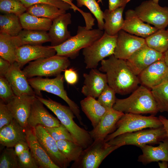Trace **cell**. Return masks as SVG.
<instances>
[{"mask_svg":"<svg viewBox=\"0 0 168 168\" xmlns=\"http://www.w3.org/2000/svg\"><path fill=\"white\" fill-rule=\"evenodd\" d=\"M124 113L113 108L108 109L103 115L97 126L89 133L93 140L105 139L109 134L116 129V125Z\"/></svg>","mask_w":168,"mask_h":168,"instance_id":"cell-20","label":"cell"},{"mask_svg":"<svg viewBox=\"0 0 168 168\" xmlns=\"http://www.w3.org/2000/svg\"><path fill=\"white\" fill-rule=\"evenodd\" d=\"M23 29L38 31H49L52 23L50 19L39 17L26 12L19 16Z\"/></svg>","mask_w":168,"mask_h":168,"instance_id":"cell-30","label":"cell"},{"mask_svg":"<svg viewBox=\"0 0 168 168\" xmlns=\"http://www.w3.org/2000/svg\"><path fill=\"white\" fill-rule=\"evenodd\" d=\"M56 52L52 46L25 45L17 49L16 61L21 68L31 61L55 55Z\"/></svg>","mask_w":168,"mask_h":168,"instance_id":"cell-18","label":"cell"},{"mask_svg":"<svg viewBox=\"0 0 168 168\" xmlns=\"http://www.w3.org/2000/svg\"><path fill=\"white\" fill-rule=\"evenodd\" d=\"M100 29L88 30L85 26H78L77 34L72 36L62 44L53 46L58 55L74 59L81 49L90 45L104 34Z\"/></svg>","mask_w":168,"mask_h":168,"instance_id":"cell-4","label":"cell"},{"mask_svg":"<svg viewBox=\"0 0 168 168\" xmlns=\"http://www.w3.org/2000/svg\"><path fill=\"white\" fill-rule=\"evenodd\" d=\"M24 5L28 7L33 5L39 3H47L54 6L65 10L71 9V6L68 3L60 0H20Z\"/></svg>","mask_w":168,"mask_h":168,"instance_id":"cell-43","label":"cell"},{"mask_svg":"<svg viewBox=\"0 0 168 168\" xmlns=\"http://www.w3.org/2000/svg\"><path fill=\"white\" fill-rule=\"evenodd\" d=\"M26 128L14 119L0 129V143L7 147H13L21 140H26Z\"/></svg>","mask_w":168,"mask_h":168,"instance_id":"cell-26","label":"cell"},{"mask_svg":"<svg viewBox=\"0 0 168 168\" xmlns=\"http://www.w3.org/2000/svg\"><path fill=\"white\" fill-rule=\"evenodd\" d=\"M114 90L108 85L98 97V101L104 107L110 109L113 108L116 98Z\"/></svg>","mask_w":168,"mask_h":168,"instance_id":"cell-41","label":"cell"},{"mask_svg":"<svg viewBox=\"0 0 168 168\" xmlns=\"http://www.w3.org/2000/svg\"><path fill=\"white\" fill-rule=\"evenodd\" d=\"M140 83L151 89L168 80V66L164 59L149 66L138 75Z\"/></svg>","mask_w":168,"mask_h":168,"instance_id":"cell-15","label":"cell"},{"mask_svg":"<svg viewBox=\"0 0 168 168\" xmlns=\"http://www.w3.org/2000/svg\"><path fill=\"white\" fill-rule=\"evenodd\" d=\"M21 46L25 45H41L50 42L48 33L46 31L24 29L17 36Z\"/></svg>","mask_w":168,"mask_h":168,"instance_id":"cell-33","label":"cell"},{"mask_svg":"<svg viewBox=\"0 0 168 168\" xmlns=\"http://www.w3.org/2000/svg\"><path fill=\"white\" fill-rule=\"evenodd\" d=\"M158 29L145 23L138 16L134 10L129 9L125 12V19L122 30L146 38Z\"/></svg>","mask_w":168,"mask_h":168,"instance_id":"cell-22","label":"cell"},{"mask_svg":"<svg viewBox=\"0 0 168 168\" xmlns=\"http://www.w3.org/2000/svg\"><path fill=\"white\" fill-rule=\"evenodd\" d=\"M164 59V54L151 48L146 44L126 60L133 72L138 76L154 62Z\"/></svg>","mask_w":168,"mask_h":168,"instance_id":"cell-13","label":"cell"},{"mask_svg":"<svg viewBox=\"0 0 168 168\" xmlns=\"http://www.w3.org/2000/svg\"><path fill=\"white\" fill-rule=\"evenodd\" d=\"M14 119L7 104L2 100L0 102V129L9 124Z\"/></svg>","mask_w":168,"mask_h":168,"instance_id":"cell-45","label":"cell"},{"mask_svg":"<svg viewBox=\"0 0 168 168\" xmlns=\"http://www.w3.org/2000/svg\"><path fill=\"white\" fill-rule=\"evenodd\" d=\"M95 99L91 96H87L80 102L82 111L91 122L93 128L97 126L108 110Z\"/></svg>","mask_w":168,"mask_h":168,"instance_id":"cell-27","label":"cell"},{"mask_svg":"<svg viewBox=\"0 0 168 168\" xmlns=\"http://www.w3.org/2000/svg\"><path fill=\"white\" fill-rule=\"evenodd\" d=\"M124 8V7H119L112 11L108 9L105 10L103 13L105 32L110 35L114 36L117 35L122 29L124 22L123 13Z\"/></svg>","mask_w":168,"mask_h":168,"instance_id":"cell-28","label":"cell"},{"mask_svg":"<svg viewBox=\"0 0 168 168\" xmlns=\"http://www.w3.org/2000/svg\"><path fill=\"white\" fill-rule=\"evenodd\" d=\"M22 29L19 16L12 13L0 15V33L16 36Z\"/></svg>","mask_w":168,"mask_h":168,"instance_id":"cell-32","label":"cell"},{"mask_svg":"<svg viewBox=\"0 0 168 168\" xmlns=\"http://www.w3.org/2000/svg\"><path fill=\"white\" fill-rule=\"evenodd\" d=\"M36 97L57 116L60 123L68 129L76 142L84 149L93 142L89 132L80 127L74 120L75 117L70 107L61 104L49 98L46 99L36 96Z\"/></svg>","mask_w":168,"mask_h":168,"instance_id":"cell-3","label":"cell"},{"mask_svg":"<svg viewBox=\"0 0 168 168\" xmlns=\"http://www.w3.org/2000/svg\"><path fill=\"white\" fill-rule=\"evenodd\" d=\"M164 59L166 64L168 66V49L164 53Z\"/></svg>","mask_w":168,"mask_h":168,"instance_id":"cell-52","label":"cell"},{"mask_svg":"<svg viewBox=\"0 0 168 168\" xmlns=\"http://www.w3.org/2000/svg\"><path fill=\"white\" fill-rule=\"evenodd\" d=\"M158 118L162 124L165 130L167 136L168 137V119L162 115L159 116Z\"/></svg>","mask_w":168,"mask_h":168,"instance_id":"cell-50","label":"cell"},{"mask_svg":"<svg viewBox=\"0 0 168 168\" xmlns=\"http://www.w3.org/2000/svg\"><path fill=\"white\" fill-rule=\"evenodd\" d=\"M33 129L38 142L51 161L59 168L68 167L70 162L59 150L57 141L44 127L39 125Z\"/></svg>","mask_w":168,"mask_h":168,"instance_id":"cell-12","label":"cell"},{"mask_svg":"<svg viewBox=\"0 0 168 168\" xmlns=\"http://www.w3.org/2000/svg\"><path fill=\"white\" fill-rule=\"evenodd\" d=\"M15 94L9 83L5 77L0 76V97L4 102H8Z\"/></svg>","mask_w":168,"mask_h":168,"instance_id":"cell-44","label":"cell"},{"mask_svg":"<svg viewBox=\"0 0 168 168\" xmlns=\"http://www.w3.org/2000/svg\"><path fill=\"white\" fill-rule=\"evenodd\" d=\"M134 10L144 22L158 29H165L168 26V7H162L152 0H148L143 2Z\"/></svg>","mask_w":168,"mask_h":168,"instance_id":"cell-11","label":"cell"},{"mask_svg":"<svg viewBox=\"0 0 168 168\" xmlns=\"http://www.w3.org/2000/svg\"><path fill=\"white\" fill-rule=\"evenodd\" d=\"M70 64L68 58L56 54L29 62L23 71L29 78L35 76H56L64 71Z\"/></svg>","mask_w":168,"mask_h":168,"instance_id":"cell-8","label":"cell"},{"mask_svg":"<svg viewBox=\"0 0 168 168\" xmlns=\"http://www.w3.org/2000/svg\"><path fill=\"white\" fill-rule=\"evenodd\" d=\"M0 168H19L17 157L12 147H7L2 152Z\"/></svg>","mask_w":168,"mask_h":168,"instance_id":"cell-39","label":"cell"},{"mask_svg":"<svg viewBox=\"0 0 168 168\" xmlns=\"http://www.w3.org/2000/svg\"><path fill=\"white\" fill-rule=\"evenodd\" d=\"M64 72V79L68 84L73 85L77 82L78 76L77 72L74 69H67Z\"/></svg>","mask_w":168,"mask_h":168,"instance_id":"cell-46","label":"cell"},{"mask_svg":"<svg viewBox=\"0 0 168 168\" xmlns=\"http://www.w3.org/2000/svg\"><path fill=\"white\" fill-rule=\"evenodd\" d=\"M167 137L165 130L162 126L123 133L107 142L109 145L120 147L125 145H132L140 147L145 145L159 144Z\"/></svg>","mask_w":168,"mask_h":168,"instance_id":"cell-6","label":"cell"},{"mask_svg":"<svg viewBox=\"0 0 168 168\" xmlns=\"http://www.w3.org/2000/svg\"><path fill=\"white\" fill-rule=\"evenodd\" d=\"M17 156L19 168H39L29 148Z\"/></svg>","mask_w":168,"mask_h":168,"instance_id":"cell-42","label":"cell"},{"mask_svg":"<svg viewBox=\"0 0 168 168\" xmlns=\"http://www.w3.org/2000/svg\"><path fill=\"white\" fill-rule=\"evenodd\" d=\"M99 70L106 74L108 85L116 93L125 95L133 91L140 83L139 80L128 65L126 60L114 55L101 61Z\"/></svg>","mask_w":168,"mask_h":168,"instance_id":"cell-1","label":"cell"},{"mask_svg":"<svg viewBox=\"0 0 168 168\" xmlns=\"http://www.w3.org/2000/svg\"><path fill=\"white\" fill-rule=\"evenodd\" d=\"M159 144L156 147L149 145L141 147L142 153L139 156L138 161L144 165L154 162H168V137Z\"/></svg>","mask_w":168,"mask_h":168,"instance_id":"cell-25","label":"cell"},{"mask_svg":"<svg viewBox=\"0 0 168 168\" xmlns=\"http://www.w3.org/2000/svg\"><path fill=\"white\" fill-rule=\"evenodd\" d=\"M14 147L15 152L17 156L29 148L27 141L24 140L19 141L15 145Z\"/></svg>","mask_w":168,"mask_h":168,"instance_id":"cell-48","label":"cell"},{"mask_svg":"<svg viewBox=\"0 0 168 168\" xmlns=\"http://www.w3.org/2000/svg\"><path fill=\"white\" fill-rule=\"evenodd\" d=\"M26 12L32 15L50 19L52 21L66 13V11L53 5L42 3L35 4L27 8Z\"/></svg>","mask_w":168,"mask_h":168,"instance_id":"cell-31","label":"cell"},{"mask_svg":"<svg viewBox=\"0 0 168 168\" xmlns=\"http://www.w3.org/2000/svg\"><path fill=\"white\" fill-rule=\"evenodd\" d=\"M35 97V95H15L7 104L14 119L26 128L27 126V119L31 105Z\"/></svg>","mask_w":168,"mask_h":168,"instance_id":"cell-16","label":"cell"},{"mask_svg":"<svg viewBox=\"0 0 168 168\" xmlns=\"http://www.w3.org/2000/svg\"><path fill=\"white\" fill-rule=\"evenodd\" d=\"M57 142L59 150L70 163L77 161L84 149L77 142L70 141L60 140Z\"/></svg>","mask_w":168,"mask_h":168,"instance_id":"cell-35","label":"cell"},{"mask_svg":"<svg viewBox=\"0 0 168 168\" xmlns=\"http://www.w3.org/2000/svg\"><path fill=\"white\" fill-rule=\"evenodd\" d=\"M159 112L168 114V80L151 89Z\"/></svg>","mask_w":168,"mask_h":168,"instance_id":"cell-36","label":"cell"},{"mask_svg":"<svg viewBox=\"0 0 168 168\" xmlns=\"http://www.w3.org/2000/svg\"><path fill=\"white\" fill-rule=\"evenodd\" d=\"M11 65L9 61L0 57V76H5Z\"/></svg>","mask_w":168,"mask_h":168,"instance_id":"cell-49","label":"cell"},{"mask_svg":"<svg viewBox=\"0 0 168 168\" xmlns=\"http://www.w3.org/2000/svg\"><path fill=\"white\" fill-rule=\"evenodd\" d=\"M120 147L108 144L105 139H98L84 149L78 159L71 168H97L103 161L113 151Z\"/></svg>","mask_w":168,"mask_h":168,"instance_id":"cell-9","label":"cell"},{"mask_svg":"<svg viewBox=\"0 0 168 168\" xmlns=\"http://www.w3.org/2000/svg\"><path fill=\"white\" fill-rule=\"evenodd\" d=\"M64 76L61 74L53 78L38 77L29 78L28 81L38 96H40V91H44L56 95L64 100L72 111L80 124L84 126L78 106L68 97L64 89Z\"/></svg>","mask_w":168,"mask_h":168,"instance_id":"cell-5","label":"cell"},{"mask_svg":"<svg viewBox=\"0 0 168 168\" xmlns=\"http://www.w3.org/2000/svg\"><path fill=\"white\" fill-rule=\"evenodd\" d=\"M152 1L153 2L156 3H158L159 0H152Z\"/></svg>","mask_w":168,"mask_h":168,"instance_id":"cell-53","label":"cell"},{"mask_svg":"<svg viewBox=\"0 0 168 168\" xmlns=\"http://www.w3.org/2000/svg\"><path fill=\"white\" fill-rule=\"evenodd\" d=\"M26 141L33 157L39 168H59L50 159L38 142L33 129L26 128Z\"/></svg>","mask_w":168,"mask_h":168,"instance_id":"cell-24","label":"cell"},{"mask_svg":"<svg viewBox=\"0 0 168 168\" xmlns=\"http://www.w3.org/2000/svg\"><path fill=\"white\" fill-rule=\"evenodd\" d=\"M44 127L50 135L56 141L60 140H68L76 142L67 128L61 123L59 126L57 127Z\"/></svg>","mask_w":168,"mask_h":168,"instance_id":"cell-40","label":"cell"},{"mask_svg":"<svg viewBox=\"0 0 168 168\" xmlns=\"http://www.w3.org/2000/svg\"><path fill=\"white\" fill-rule=\"evenodd\" d=\"M146 44L145 38L131 35L122 29L117 35L113 55L116 58L126 60Z\"/></svg>","mask_w":168,"mask_h":168,"instance_id":"cell-14","label":"cell"},{"mask_svg":"<svg viewBox=\"0 0 168 168\" xmlns=\"http://www.w3.org/2000/svg\"><path fill=\"white\" fill-rule=\"evenodd\" d=\"M117 39V35L111 36L104 32L100 39L83 49L82 54L86 68H96L100 62L113 55Z\"/></svg>","mask_w":168,"mask_h":168,"instance_id":"cell-10","label":"cell"},{"mask_svg":"<svg viewBox=\"0 0 168 168\" xmlns=\"http://www.w3.org/2000/svg\"><path fill=\"white\" fill-rule=\"evenodd\" d=\"M163 126L158 117L150 115L124 113L116 125V129L105 138L106 142L120 134L136 132L147 128H156Z\"/></svg>","mask_w":168,"mask_h":168,"instance_id":"cell-7","label":"cell"},{"mask_svg":"<svg viewBox=\"0 0 168 168\" xmlns=\"http://www.w3.org/2000/svg\"><path fill=\"white\" fill-rule=\"evenodd\" d=\"M83 77L84 81L81 92L86 97L98 98L108 85L106 74L96 68L91 69L88 73H83Z\"/></svg>","mask_w":168,"mask_h":168,"instance_id":"cell-19","label":"cell"},{"mask_svg":"<svg viewBox=\"0 0 168 168\" xmlns=\"http://www.w3.org/2000/svg\"><path fill=\"white\" fill-rule=\"evenodd\" d=\"M158 166L160 168H168V162L166 161H161V162H158Z\"/></svg>","mask_w":168,"mask_h":168,"instance_id":"cell-51","label":"cell"},{"mask_svg":"<svg viewBox=\"0 0 168 168\" xmlns=\"http://www.w3.org/2000/svg\"><path fill=\"white\" fill-rule=\"evenodd\" d=\"M27 8L20 0H0L2 14L12 13L19 16L26 12Z\"/></svg>","mask_w":168,"mask_h":168,"instance_id":"cell-38","label":"cell"},{"mask_svg":"<svg viewBox=\"0 0 168 168\" xmlns=\"http://www.w3.org/2000/svg\"><path fill=\"white\" fill-rule=\"evenodd\" d=\"M145 39L147 45L158 52L164 54L168 49V29H158Z\"/></svg>","mask_w":168,"mask_h":168,"instance_id":"cell-34","label":"cell"},{"mask_svg":"<svg viewBox=\"0 0 168 168\" xmlns=\"http://www.w3.org/2000/svg\"><path fill=\"white\" fill-rule=\"evenodd\" d=\"M21 46L17 36L0 33V57L12 64L16 61L17 49Z\"/></svg>","mask_w":168,"mask_h":168,"instance_id":"cell-29","label":"cell"},{"mask_svg":"<svg viewBox=\"0 0 168 168\" xmlns=\"http://www.w3.org/2000/svg\"><path fill=\"white\" fill-rule=\"evenodd\" d=\"M113 108L124 113L155 115L159 112L151 91L142 85L138 86L128 97L116 98Z\"/></svg>","mask_w":168,"mask_h":168,"instance_id":"cell-2","label":"cell"},{"mask_svg":"<svg viewBox=\"0 0 168 168\" xmlns=\"http://www.w3.org/2000/svg\"><path fill=\"white\" fill-rule=\"evenodd\" d=\"M130 0H109V11H113L117 8L125 7L126 5Z\"/></svg>","mask_w":168,"mask_h":168,"instance_id":"cell-47","label":"cell"},{"mask_svg":"<svg viewBox=\"0 0 168 168\" xmlns=\"http://www.w3.org/2000/svg\"><path fill=\"white\" fill-rule=\"evenodd\" d=\"M21 68L18 63L15 62L12 64L5 77L10 84L15 95H35Z\"/></svg>","mask_w":168,"mask_h":168,"instance_id":"cell-21","label":"cell"},{"mask_svg":"<svg viewBox=\"0 0 168 168\" xmlns=\"http://www.w3.org/2000/svg\"><path fill=\"white\" fill-rule=\"evenodd\" d=\"M98 2H102V0H98L97 1Z\"/></svg>","mask_w":168,"mask_h":168,"instance_id":"cell-54","label":"cell"},{"mask_svg":"<svg viewBox=\"0 0 168 168\" xmlns=\"http://www.w3.org/2000/svg\"><path fill=\"white\" fill-rule=\"evenodd\" d=\"M77 6L81 7L84 6L87 7L94 15L97 20L98 28L103 30L104 22L103 19V12L96 0H75Z\"/></svg>","mask_w":168,"mask_h":168,"instance_id":"cell-37","label":"cell"},{"mask_svg":"<svg viewBox=\"0 0 168 168\" xmlns=\"http://www.w3.org/2000/svg\"><path fill=\"white\" fill-rule=\"evenodd\" d=\"M44 104L36 97L31 107L27 119V126L34 128L38 125L52 128L59 126L61 123L58 119L51 114L44 106Z\"/></svg>","mask_w":168,"mask_h":168,"instance_id":"cell-17","label":"cell"},{"mask_svg":"<svg viewBox=\"0 0 168 168\" xmlns=\"http://www.w3.org/2000/svg\"><path fill=\"white\" fill-rule=\"evenodd\" d=\"M71 22V15L69 13L63 14L52 21L48 32L51 46L59 45L72 36L68 29Z\"/></svg>","mask_w":168,"mask_h":168,"instance_id":"cell-23","label":"cell"}]
</instances>
